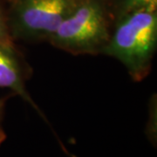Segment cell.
<instances>
[{
  "label": "cell",
  "instance_id": "obj_1",
  "mask_svg": "<svg viewBox=\"0 0 157 157\" xmlns=\"http://www.w3.org/2000/svg\"><path fill=\"white\" fill-rule=\"evenodd\" d=\"M156 47V11L140 10L115 20L102 54L121 62L131 78L140 82L150 73Z\"/></svg>",
  "mask_w": 157,
  "mask_h": 157
},
{
  "label": "cell",
  "instance_id": "obj_2",
  "mask_svg": "<svg viewBox=\"0 0 157 157\" xmlns=\"http://www.w3.org/2000/svg\"><path fill=\"white\" fill-rule=\"evenodd\" d=\"M114 22L106 0H81L47 41L73 55L102 54Z\"/></svg>",
  "mask_w": 157,
  "mask_h": 157
},
{
  "label": "cell",
  "instance_id": "obj_3",
  "mask_svg": "<svg viewBox=\"0 0 157 157\" xmlns=\"http://www.w3.org/2000/svg\"><path fill=\"white\" fill-rule=\"evenodd\" d=\"M7 22L13 40L47 41L81 0H11Z\"/></svg>",
  "mask_w": 157,
  "mask_h": 157
},
{
  "label": "cell",
  "instance_id": "obj_4",
  "mask_svg": "<svg viewBox=\"0 0 157 157\" xmlns=\"http://www.w3.org/2000/svg\"><path fill=\"white\" fill-rule=\"evenodd\" d=\"M25 73L21 62V53L18 50L0 45V88H9L14 94L21 96L47 121L25 89Z\"/></svg>",
  "mask_w": 157,
  "mask_h": 157
},
{
  "label": "cell",
  "instance_id": "obj_5",
  "mask_svg": "<svg viewBox=\"0 0 157 157\" xmlns=\"http://www.w3.org/2000/svg\"><path fill=\"white\" fill-rule=\"evenodd\" d=\"M157 8V0H118L112 9L113 18L116 20L130 12L140 10L155 11Z\"/></svg>",
  "mask_w": 157,
  "mask_h": 157
},
{
  "label": "cell",
  "instance_id": "obj_6",
  "mask_svg": "<svg viewBox=\"0 0 157 157\" xmlns=\"http://www.w3.org/2000/svg\"><path fill=\"white\" fill-rule=\"evenodd\" d=\"M0 45L8 48L17 49L14 40L10 33V30L7 22V13L0 3Z\"/></svg>",
  "mask_w": 157,
  "mask_h": 157
},
{
  "label": "cell",
  "instance_id": "obj_7",
  "mask_svg": "<svg viewBox=\"0 0 157 157\" xmlns=\"http://www.w3.org/2000/svg\"><path fill=\"white\" fill-rule=\"evenodd\" d=\"M9 99V97H4L0 98V146L2 143L6 140V134L4 130L3 127V120H4V114H5V108H6V101Z\"/></svg>",
  "mask_w": 157,
  "mask_h": 157
}]
</instances>
